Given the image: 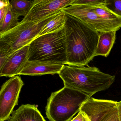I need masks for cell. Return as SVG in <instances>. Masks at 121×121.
<instances>
[{
	"instance_id": "cell-1",
	"label": "cell",
	"mask_w": 121,
	"mask_h": 121,
	"mask_svg": "<svg viewBox=\"0 0 121 121\" xmlns=\"http://www.w3.org/2000/svg\"><path fill=\"white\" fill-rule=\"evenodd\" d=\"M64 28L66 65L87 66L95 57L99 32L76 17L66 14Z\"/></svg>"
},
{
	"instance_id": "cell-2",
	"label": "cell",
	"mask_w": 121,
	"mask_h": 121,
	"mask_svg": "<svg viewBox=\"0 0 121 121\" xmlns=\"http://www.w3.org/2000/svg\"><path fill=\"white\" fill-rule=\"evenodd\" d=\"M58 74L64 86L90 97L107 90L115 80L114 75L103 73L95 67L64 65Z\"/></svg>"
},
{
	"instance_id": "cell-3",
	"label": "cell",
	"mask_w": 121,
	"mask_h": 121,
	"mask_svg": "<svg viewBox=\"0 0 121 121\" xmlns=\"http://www.w3.org/2000/svg\"><path fill=\"white\" fill-rule=\"evenodd\" d=\"M89 98L81 92L64 86L52 92L48 98L47 117L49 121H70Z\"/></svg>"
},
{
	"instance_id": "cell-4",
	"label": "cell",
	"mask_w": 121,
	"mask_h": 121,
	"mask_svg": "<svg viewBox=\"0 0 121 121\" xmlns=\"http://www.w3.org/2000/svg\"><path fill=\"white\" fill-rule=\"evenodd\" d=\"M64 27L39 36L33 40L29 45L28 61H48L66 65Z\"/></svg>"
},
{
	"instance_id": "cell-5",
	"label": "cell",
	"mask_w": 121,
	"mask_h": 121,
	"mask_svg": "<svg viewBox=\"0 0 121 121\" xmlns=\"http://www.w3.org/2000/svg\"><path fill=\"white\" fill-rule=\"evenodd\" d=\"M59 12L39 21L21 22L17 26L11 30L0 34V51L9 55L29 45L39 36L42 29Z\"/></svg>"
},
{
	"instance_id": "cell-6",
	"label": "cell",
	"mask_w": 121,
	"mask_h": 121,
	"mask_svg": "<svg viewBox=\"0 0 121 121\" xmlns=\"http://www.w3.org/2000/svg\"><path fill=\"white\" fill-rule=\"evenodd\" d=\"M24 85L19 76L10 78L1 86L0 91V121L8 120L18 103L21 89Z\"/></svg>"
},
{
	"instance_id": "cell-7",
	"label": "cell",
	"mask_w": 121,
	"mask_h": 121,
	"mask_svg": "<svg viewBox=\"0 0 121 121\" xmlns=\"http://www.w3.org/2000/svg\"><path fill=\"white\" fill-rule=\"evenodd\" d=\"M73 0H35L27 15L21 22H35L71 5Z\"/></svg>"
},
{
	"instance_id": "cell-8",
	"label": "cell",
	"mask_w": 121,
	"mask_h": 121,
	"mask_svg": "<svg viewBox=\"0 0 121 121\" xmlns=\"http://www.w3.org/2000/svg\"><path fill=\"white\" fill-rule=\"evenodd\" d=\"M67 14L74 17L99 32L108 31L102 20L94 7L86 5H72L62 10Z\"/></svg>"
},
{
	"instance_id": "cell-9",
	"label": "cell",
	"mask_w": 121,
	"mask_h": 121,
	"mask_svg": "<svg viewBox=\"0 0 121 121\" xmlns=\"http://www.w3.org/2000/svg\"><path fill=\"white\" fill-rule=\"evenodd\" d=\"M29 45L14 52L8 56L4 65L0 68V77L12 78L20 75L28 61Z\"/></svg>"
},
{
	"instance_id": "cell-10",
	"label": "cell",
	"mask_w": 121,
	"mask_h": 121,
	"mask_svg": "<svg viewBox=\"0 0 121 121\" xmlns=\"http://www.w3.org/2000/svg\"><path fill=\"white\" fill-rule=\"evenodd\" d=\"M117 102L89 98L83 103L80 110L85 112L91 121H101L107 114L117 106Z\"/></svg>"
},
{
	"instance_id": "cell-11",
	"label": "cell",
	"mask_w": 121,
	"mask_h": 121,
	"mask_svg": "<svg viewBox=\"0 0 121 121\" xmlns=\"http://www.w3.org/2000/svg\"><path fill=\"white\" fill-rule=\"evenodd\" d=\"M65 64L41 61H27L20 75L41 76L59 73Z\"/></svg>"
},
{
	"instance_id": "cell-12",
	"label": "cell",
	"mask_w": 121,
	"mask_h": 121,
	"mask_svg": "<svg viewBox=\"0 0 121 121\" xmlns=\"http://www.w3.org/2000/svg\"><path fill=\"white\" fill-rule=\"evenodd\" d=\"M11 115L8 121H46L35 105H22Z\"/></svg>"
},
{
	"instance_id": "cell-13",
	"label": "cell",
	"mask_w": 121,
	"mask_h": 121,
	"mask_svg": "<svg viewBox=\"0 0 121 121\" xmlns=\"http://www.w3.org/2000/svg\"><path fill=\"white\" fill-rule=\"evenodd\" d=\"M102 20L108 31H118L121 28V16L117 15L104 4L93 6Z\"/></svg>"
},
{
	"instance_id": "cell-14",
	"label": "cell",
	"mask_w": 121,
	"mask_h": 121,
	"mask_svg": "<svg viewBox=\"0 0 121 121\" xmlns=\"http://www.w3.org/2000/svg\"><path fill=\"white\" fill-rule=\"evenodd\" d=\"M117 31L99 32V38L95 57L102 56L107 57L110 53L116 39Z\"/></svg>"
},
{
	"instance_id": "cell-15",
	"label": "cell",
	"mask_w": 121,
	"mask_h": 121,
	"mask_svg": "<svg viewBox=\"0 0 121 121\" xmlns=\"http://www.w3.org/2000/svg\"><path fill=\"white\" fill-rule=\"evenodd\" d=\"M66 20V14L61 10L42 29L39 36L62 29L65 27Z\"/></svg>"
},
{
	"instance_id": "cell-16",
	"label": "cell",
	"mask_w": 121,
	"mask_h": 121,
	"mask_svg": "<svg viewBox=\"0 0 121 121\" xmlns=\"http://www.w3.org/2000/svg\"><path fill=\"white\" fill-rule=\"evenodd\" d=\"M19 17L13 10L10 3L7 14L3 21L0 23V34L7 32L17 26L19 23L18 22Z\"/></svg>"
},
{
	"instance_id": "cell-17",
	"label": "cell",
	"mask_w": 121,
	"mask_h": 121,
	"mask_svg": "<svg viewBox=\"0 0 121 121\" xmlns=\"http://www.w3.org/2000/svg\"><path fill=\"white\" fill-rule=\"evenodd\" d=\"M10 3L13 11L19 17H25L30 10L33 1L12 0L10 1Z\"/></svg>"
},
{
	"instance_id": "cell-18",
	"label": "cell",
	"mask_w": 121,
	"mask_h": 121,
	"mask_svg": "<svg viewBox=\"0 0 121 121\" xmlns=\"http://www.w3.org/2000/svg\"><path fill=\"white\" fill-rule=\"evenodd\" d=\"M105 5L113 12L121 16V0H105Z\"/></svg>"
},
{
	"instance_id": "cell-19",
	"label": "cell",
	"mask_w": 121,
	"mask_h": 121,
	"mask_svg": "<svg viewBox=\"0 0 121 121\" xmlns=\"http://www.w3.org/2000/svg\"><path fill=\"white\" fill-rule=\"evenodd\" d=\"M105 0H73L71 5L97 6L105 4Z\"/></svg>"
},
{
	"instance_id": "cell-20",
	"label": "cell",
	"mask_w": 121,
	"mask_h": 121,
	"mask_svg": "<svg viewBox=\"0 0 121 121\" xmlns=\"http://www.w3.org/2000/svg\"><path fill=\"white\" fill-rule=\"evenodd\" d=\"M117 106L107 114L101 121H120Z\"/></svg>"
},
{
	"instance_id": "cell-21",
	"label": "cell",
	"mask_w": 121,
	"mask_h": 121,
	"mask_svg": "<svg viewBox=\"0 0 121 121\" xmlns=\"http://www.w3.org/2000/svg\"><path fill=\"white\" fill-rule=\"evenodd\" d=\"M70 121H91V120L85 112L80 110L78 115Z\"/></svg>"
},
{
	"instance_id": "cell-22",
	"label": "cell",
	"mask_w": 121,
	"mask_h": 121,
	"mask_svg": "<svg viewBox=\"0 0 121 121\" xmlns=\"http://www.w3.org/2000/svg\"><path fill=\"white\" fill-rule=\"evenodd\" d=\"M9 5L7 6H5V7L0 8V23H1L3 21L4 18L7 14Z\"/></svg>"
},
{
	"instance_id": "cell-23",
	"label": "cell",
	"mask_w": 121,
	"mask_h": 121,
	"mask_svg": "<svg viewBox=\"0 0 121 121\" xmlns=\"http://www.w3.org/2000/svg\"><path fill=\"white\" fill-rule=\"evenodd\" d=\"M8 56L6 53L0 51V68L4 65Z\"/></svg>"
},
{
	"instance_id": "cell-24",
	"label": "cell",
	"mask_w": 121,
	"mask_h": 121,
	"mask_svg": "<svg viewBox=\"0 0 121 121\" xmlns=\"http://www.w3.org/2000/svg\"><path fill=\"white\" fill-rule=\"evenodd\" d=\"M117 108L118 112V116L120 121H121V100L119 102H117Z\"/></svg>"
},
{
	"instance_id": "cell-25",
	"label": "cell",
	"mask_w": 121,
	"mask_h": 121,
	"mask_svg": "<svg viewBox=\"0 0 121 121\" xmlns=\"http://www.w3.org/2000/svg\"><path fill=\"white\" fill-rule=\"evenodd\" d=\"M10 3L8 0H0V8L5 6H7Z\"/></svg>"
}]
</instances>
